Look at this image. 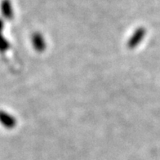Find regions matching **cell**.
I'll return each instance as SVG.
<instances>
[{
  "instance_id": "1",
  "label": "cell",
  "mask_w": 160,
  "mask_h": 160,
  "mask_svg": "<svg viewBox=\"0 0 160 160\" xmlns=\"http://www.w3.org/2000/svg\"><path fill=\"white\" fill-rule=\"evenodd\" d=\"M145 34V30L143 27L138 28L135 31V33L132 34V38L129 39L128 47L129 48H134L137 45H138L143 39L144 36Z\"/></svg>"
},
{
  "instance_id": "2",
  "label": "cell",
  "mask_w": 160,
  "mask_h": 160,
  "mask_svg": "<svg viewBox=\"0 0 160 160\" xmlns=\"http://www.w3.org/2000/svg\"><path fill=\"white\" fill-rule=\"evenodd\" d=\"M1 11L2 15L8 19H11L13 17L12 6L10 0H2L1 3Z\"/></svg>"
},
{
  "instance_id": "3",
  "label": "cell",
  "mask_w": 160,
  "mask_h": 160,
  "mask_svg": "<svg viewBox=\"0 0 160 160\" xmlns=\"http://www.w3.org/2000/svg\"><path fill=\"white\" fill-rule=\"evenodd\" d=\"M32 42H33V44H34V48L36 50L39 51V52L44 50L46 43H45V40L43 37L40 34L36 33L35 34H34L33 38H32Z\"/></svg>"
}]
</instances>
